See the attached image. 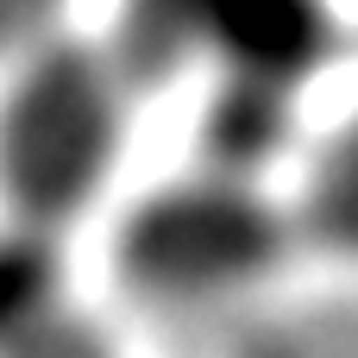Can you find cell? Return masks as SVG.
Instances as JSON below:
<instances>
[{"instance_id":"4","label":"cell","mask_w":358,"mask_h":358,"mask_svg":"<svg viewBox=\"0 0 358 358\" xmlns=\"http://www.w3.org/2000/svg\"><path fill=\"white\" fill-rule=\"evenodd\" d=\"M289 101H296V88L245 82V76H220L214 113H208V126H201L214 170H227V176H252L258 164H271L277 145L289 138Z\"/></svg>"},{"instance_id":"1","label":"cell","mask_w":358,"mask_h":358,"mask_svg":"<svg viewBox=\"0 0 358 358\" xmlns=\"http://www.w3.org/2000/svg\"><path fill=\"white\" fill-rule=\"evenodd\" d=\"M120 57L38 50L0 107V182L25 214H76L120 145Z\"/></svg>"},{"instance_id":"5","label":"cell","mask_w":358,"mask_h":358,"mask_svg":"<svg viewBox=\"0 0 358 358\" xmlns=\"http://www.w3.org/2000/svg\"><path fill=\"white\" fill-rule=\"evenodd\" d=\"M302 233L327 252L358 258V120L315 145L302 176Z\"/></svg>"},{"instance_id":"6","label":"cell","mask_w":358,"mask_h":358,"mask_svg":"<svg viewBox=\"0 0 358 358\" xmlns=\"http://www.w3.org/2000/svg\"><path fill=\"white\" fill-rule=\"evenodd\" d=\"M31 13H38V0H0V25H19Z\"/></svg>"},{"instance_id":"3","label":"cell","mask_w":358,"mask_h":358,"mask_svg":"<svg viewBox=\"0 0 358 358\" xmlns=\"http://www.w3.org/2000/svg\"><path fill=\"white\" fill-rule=\"evenodd\" d=\"M283 214L245 189V176L176 182L126 220V271L164 296H220L258 277L283 252Z\"/></svg>"},{"instance_id":"2","label":"cell","mask_w":358,"mask_h":358,"mask_svg":"<svg viewBox=\"0 0 358 358\" xmlns=\"http://www.w3.org/2000/svg\"><path fill=\"white\" fill-rule=\"evenodd\" d=\"M120 63L182 69L214 63L220 76L302 88L334 50L327 0H126Z\"/></svg>"}]
</instances>
